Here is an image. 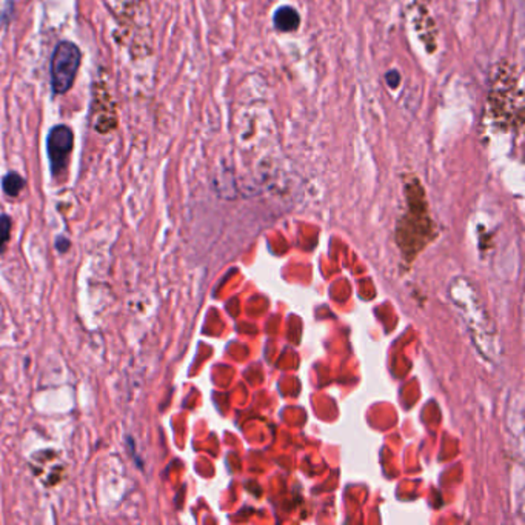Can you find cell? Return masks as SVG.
Segmentation results:
<instances>
[{
    "label": "cell",
    "instance_id": "cell-5",
    "mask_svg": "<svg viewBox=\"0 0 525 525\" xmlns=\"http://www.w3.org/2000/svg\"><path fill=\"white\" fill-rule=\"evenodd\" d=\"M13 219L8 214H0V254L5 252L12 237Z\"/></svg>",
    "mask_w": 525,
    "mask_h": 525
},
{
    "label": "cell",
    "instance_id": "cell-4",
    "mask_svg": "<svg viewBox=\"0 0 525 525\" xmlns=\"http://www.w3.org/2000/svg\"><path fill=\"white\" fill-rule=\"evenodd\" d=\"M2 188L6 196L17 197L25 188V179L19 173H8L2 179Z\"/></svg>",
    "mask_w": 525,
    "mask_h": 525
},
{
    "label": "cell",
    "instance_id": "cell-2",
    "mask_svg": "<svg viewBox=\"0 0 525 525\" xmlns=\"http://www.w3.org/2000/svg\"><path fill=\"white\" fill-rule=\"evenodd\" d=\"M73 145H74V134L70 126L56 125L49 132L47 148H48L51 173L55 177H59L65 170L72 156Z\"/></svg>",
    "mask_w": 525,
    "mask_h": 525
},
{
    "label": "cell",
    "instance_id": "cell-7",
    "mask_svg": "<svg viewBox=\"0 0 525 525\" xmlns=\"http://www.w3.org/2000/svg\"><path fill=\"white\" fill-rule=\"evenodd\" d=\"M70 246H72V242L68 241L64 236H57L56 237V248H57V252L66 253L70 250Z\"/></svg>",
    "mask_w": 525,
    "mask_h": 525
},
{
    "label": "cell",
    "instance_id": "cell-1",
    "mask_svg": "<svg viewBox=\"0 0 525 525\" xmlns=\"http://www.w3.org/2000/svg\"><path fill=\"white\" fill-rule=\"evenodd\" d=\"M82 61L76 44L64 40L57 44L51 57V87L55 94H65L72 90Z\"/></svg>",
    "mask_w": 525,
    "mask_h": 525
},
{
    "label": "cell",
    "instance_id": "cell-3",
    "mask_svg": "<svg viewBox=\"0 0 525 525\" xmlns=\"http://www.w3.org/2000/svg\"><path fill=\"white\" fill-rule=\"evenodd\" d=\"M273 23L276 30H280L282 33H291V31H296L301 25V16L293 6H280L274 13Z\"/></svg>",
    "mask_w": 525,
    "mask_h": 525
},
{
    "label": "cell",
    "instance_id": "cell-6",
    "mask_svg": "<svg viewBox=\"0 0 525 525\" xmlns=\"http://www.w3.org/2000/svg\"><path fill=\"white\" fill-rule=\"evenodd\" d=\"M385 81H387V83H389L390 88L400 87V72H396V70H392V72L387 73V74H385Z\"/></svg>",
    "mask_w": 525,
    "mask_h": 525
}]
</instances>
